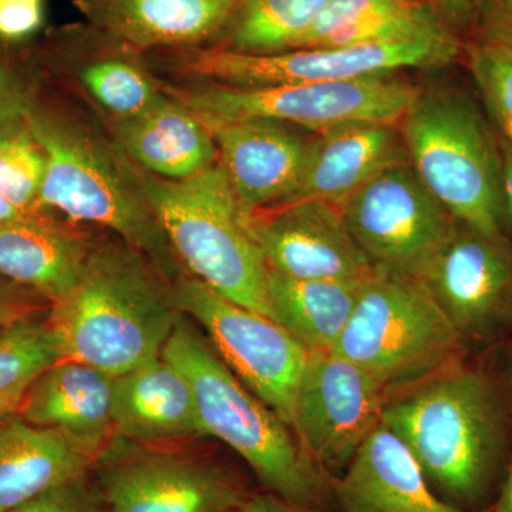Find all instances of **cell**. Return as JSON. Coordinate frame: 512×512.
Returning a JSON list of instances; mask_svg holds the SVG:
<instances>
[{
  "instance_id": "cell-1",
  "label": "cell",
  "mask_w": 512,
  "mask_h": 512,
  "mask_svg": "<svg viewBox=\"0 0 512 512\" xmlns=\"http://www.w3.org/2000/svg\"><path fill=\"white\" fill-rule=\"evenodd\" d=\"M382 421L412 451L434 493L483 511L508 464V416L490 376L460 362L394 393Z\"/></svg>"
},
{
  "instance_id": "cell-2",
  "label": "cell",
  "mask_w": 512,
  "mask_h": 512,
  "mask_svg": "<svg viewBox=\"0 0 512 512\" xmlns=\"http://www.w3.org/2000/svg\"><path fill=\"white\" fill-rule=\"evenodd\" d=\"M180 318L171 285L121 239L92 244L76 282L47 313L62 359L114 377L161 356Z\"/></svg>"
},
{
  "instance_id": "cell-3",
  "label": "cell",
  "mask_w": 512,
  "mask_h": 512,
  "mask_svg": "<svg viewBox=\"0 0 512 512\" xmlns=\"http://www.w3.org/2000/svg\"><path fill=\"white\" fill-rule=\"evenodd\" d=\"M26 121L46 156L40 211L110 229L167 284L183 278V265L148 204L136 167L120 148L114 150L74 117L37 101Z\"/></svg>"
},
{
  "instance_id": "cell-4",
  "label": "cell",
  "mask_w": 512,
  "mask_h": 512,
  "mask_svg": "<svg viewBox=\"0 0 512 512\" xmlns=\"http://www.w3.org/2000/svg\"><path fill=\"white\" fill-rule=\"evenodd\" d=\"M161 356L190 383L204 436L234 450L268 493L309 510L328 512L329 504L336 505L335 478L184 318L178 319Z\"/></svg>"
},
{
  "instance_id": "cell-5",
  "label": "cell",
  "mask_w": 512,
  "mask_h": 512,
  "mask_svg": "<svg viewBox=\"0 0 512 512\" xmlns=\"http://www.w3.org/2000/svg\"><path fill=\"white\" fill-rule=\"evenodd\" d=\"M399 128L410 167L451 217L504 235L500 140L476 103L458 90L416 87Z\"/></svg>"
},
{
  "instance_id": "cell-6",
  "label": "cell",
  "mask_w": 512,
  "mask_h": 512,
  "mask_svg": "<svg viewBox=\"0 0 512 512\" xmlns=\"http://www.w3.org/2000/svg\"><path fill=\"white\" fill-rule=\"evenodd\" d=\"M136 174L185 271L229 301L274 320L268 266L249 237L220 164L181 181L154 177L138 167Z\"/></svg>"
},
{
  "instance_id": "cell-7",
  "label": "cell",
  "mask_w": 512,
  "mask_h": 512,
  "mask_svg": "<svg viewBox=\"0 0 512 512\" xmlns=\"http://www.w3.org/2000/svg\"><path fill=\"white\" fill-rule=\"evenodd\" d=\"M464 345L420 279L375 269L333 352L392 396L460 362Z\"/></svg>"
},
{
  "instance_id": "cell-8",
  "label": "cell",
  "mask_w": 512,
  "mask_h": 512,
  "mask_svg": "<svg viewBox=\"0 0 512 512\" xmlns=\"http://www.w3.org/2000/svg\"><path fill=\"white\" fill-rule=\"evenodd\" d=\"M464 53L456 33L406 42L306 47L276 53H242L224 47L195 50L184 70L220 86L252 89L282 84L349 82L403 69H443Z\"/></svg>"
},
{
  "instance_id": "cell-9",
  "label": "cell",
  "mask_w": 512,
  "mask_h": 512,
  "mask_svg": "<svg viewBox=\"0 0 512 512\" xmlns=\"http://www.w3.org/2000/svg\"><path fill=\"white\" fill-rule=\"evenodd\" d=\"M416 87L394 74L349 82L198 87L178 100L201 120H269L323 133L357 123L399 124Z\"/></svg>"
},
{
  "instance_id": "cell-10",
  "label": "cell",
  "mask_w": 512,
  "mask_h": 512,
  "mask_svg": "<svg viewBox=\"0 0 512 512\" xmlns=\"http://www.w3.org/2000/svg\"><path fill=\"white\" fill-rule=\"evenodd\" d=\"M110 512H234L244 484L210 458L113 436L90 468Z\"/></svg>"
},
{
  "instance_id": "cell-11",
  "label": "cell",
  "mask_w": 512,
  "mask_h": 512,
  "mask_svg": "<svg viewBox=\"0 0 512 512\" xmlns=\"http://www.w3.org/2000/svg\"><path fill=\"white\" fill-rule=\"evenodd\" d=\"M171 292L178 311L208 333L222 362L295 431L308 350L275 320L229 301L190 275L178 279Z\"/></svg>"
},
{
  "instance_id": "cell-12",
  "label": "cell",
  "mask_w": 512,
  "mask_h": 512,
  "mask_svg": "<svg viewBox=\"0 0 512 512\" xmlns=\"http://www.w3.org/2000/svg\"><path fill=\"white\" fill-rule=\"evenodd\" d=\"M340 208L373 268L404 278H423L456 222L409 161L376 175Z\"/></svg>"
},
{
  "instance_id": "cell-13",
  "label": "cell",
  "mask_w": 512,
  "mask_h": 512,
  "mask_svg": "<svg viewBox=\"0 0 512 512\" xmlns=\"http://www.w3.org/2000/svg\"><path fill=\"white\" fill-rule=\"evenodd\" d=\"M390 394L369 373L333 352H309L296 402V436L330 477L342 473L382 423Z\"/></svg>"
},
{
  "instance_id": "cell-14",
  "label": "cell",
  "mask_w": 512,
  "mask_h": 512,
  "mask_svg": "<svg viewBox=\"0 0 512 512\" xmlns=\"http://www.w3.org/2000/svg\"><path fill=\"white\" fill-rule=\"evenodd\" d=\"M420 281L466 343L512 325V247L505 235L456 220Z\"/></svg>"
},
{
  "instance_id": "cell-15",
  "label": "cell",
  "mask_w": 512,
  "mask_h": 512,
  "mask_svg": "<svg viewBox=\"0 0 512 512\" xmlns=\"http://www.w3.org/2000/svg\"><path fill=\"white\" fill-rule=\"evenodd\" d=\"M266 266L296 279L366 278L375 271L350 234L342 208L330 202H289L242 212Z\"/></svg>"
},
{
  "instance_id": "cell-16",
  "label": "cell",
  "mask_w": 512,
  "mask_h": 512,
  "mask_svg": "<svg viewBox=\"0 0 512 512\" xmlns=\"http://www.w3.org/2000/svg\"><path fill=\"white\" fill-rule=\"evenodd\" d=\"M242 212L284 204L298 190L315 133L269 120H202Z\"/></svg>"
},
{
  "instance_id": "cell-17",
  "label": "cell",
  "mask_w": 512,
  "mask_h": 512,
  "mask_svg": "<svg viewBox=\"0 0 512 512\" xmlns=\"http://www.w3.org/2000/svg\"><path fill=\"white\" fill-rule=\"evenodd\" d=\"M333 495L339 512H467L434 493L412 451L383 421L333 480Z\"/></svg>"
},
{
  "instance_id": "cell-18",
  "label": "cell",
  "mask_w": 512,
  "mask_h": 512,
  "mask_svg": "<svg viewBox=\"0 0 512 512\" xmlns=\"http://www.w3.org/2000/svg\"><path fill=\"white\" fill-rule=\"evenodd\" d=\"M114 382L104 370L62 359L32 383L18 414L33 426L66 434L96 458L114 436Z\"/></svg>"
},
{
  "instance_id": "cell-19",
  "label": "cell",
  "mask_w": 512,
  "mask_h": 512,
  "mask_svg": "<svg viewBox=\"0 0 512 512\" xmlns=\"http://www.w3.org/2000/svg\"><path fill=\"white\" fill-rule=\"evenodd\" d=\"M406 161L399 124L357 123L323 131L313 137L298 190L284 204L319 200L342 207L376 175Z\"/></svg>"
},
{
  "instance_id": "cell-20",
  "label": "cell",
  "mask_w": 512,
  "mask_h": 512,
  "mask_svg": "<svg viewBox=\"0 0 512 512\" xmlns=\"http://www.w3.org/2000/svg\"><path fill=\"white\" fill-rule=\"evenodd\" d=\"M111 419L114 436L137 443L204 436L190 383L163 356L116 377Z\"/></svg>"
},
{
  "instance_id": "cell-21",
  "label": "cell",
  "mask_w": 512,
  "mask_h": 512,
  "mask_svg": "<svg viewBox=\"0 0 512 512\" xmlns=\"http://www.w3.org/2000/svg\"><path fill=\"white\" fill-rule=\"evenodd\" d=\"M238 0H77L97 29L134 47L192 46L225 32Z\"/></svg>"
},
{
  "instance_id": "cell-22",
  "label": "cell",
  "mask_w": 512,
  "mask_h": 512,
  "mask_svg": "<svg viewBox=\"0 0 512 512\" xmlns=\"http://www.w3.org/2000/svg\"><path fill=\"white\" fill-rule=\"evenodd\" d=\"M114 138L131 163L164 180H187L218 164L210 128L180 100L165 96L136 117L114 120Z\"/></svg>"
},
{
  "instance_id": "cell-23",
  "label": "cell",
  "mask_w": 512,
  "mask_h": 512,
  "mask_svg": "<svg viewBox=\"0 0 512 512\" xmlns=\"http://www.w3.org/2000/svg\"><path fill=\"white\" fill-rule=\"evenodd\" d=\"M94 458L55 429L18 413L0 419V512H12L50 488L89 473Z\"/></svg>"
},
{
  "instance_id": "cell-24",
  "label": "cell",
  "mask_w": 512,
  "mask_h": 512,
  "mask_svg": "<svg viewBox=\"0 0 512 512\" xmlns=\"http://www.w3.org/2000/svg\"><path fill=\"white\" fill-rule=\"evenodd\" d=\"M92 242L77 229L36 212L0 225V278L45 296L62 298L76 282Z\"/></svg>"
},
{
  "instance_id": "cell-25",
  "label": "cell",
  "mask_w": 512,
  "mask_h": 512,
  "mask_svg": "<svg viewBox=\"0 0 512 512\" xmlns=\"http://www.w3.org/2000/svg\"><path fill=\"white\" fill-rule=\"evenodd\" d=\"M454 33L430 0H329L293 49L406 42Z\"/></svg>"
},
{
  "instance_id": "cell-26",
  "label": "cell",
  "mask_w": 512,
  "mask_h": 512,
  "mask_svg": "<svg viewBox=\"0 0 512 512\" xmlns=\"http://www.w3.org/2000/svg\"><path fill=\"white\" fill-rule=\"evenodd\" d=\"M369 276L346 281L296 279L268 269L266 288L274 320L308 352H330Z\"/></svg>"
},
{
  "instance_id": "cell-27",
  "label": "cell",
  "mask_w": 512,
  "mask_h": 512,
  "mask_svg": "<svg viewBox=\"0 0 512 512\" xmlns=\"http://www.w3.org/2000/svg\"><path fill=\"white\" fill-rule=\"evenodd\" d=\"M329 0H238L224 49L242 53L292 50Z\"/></svg>"
},
{
  "instance_id": "cell-28",
  "label": "cell",
  "mask_w": 512,
  "mask_h": 512,
  "mask_svg": "<svg viewBox=\"0 0 512 512\" xmlns=\"http://www.w3.org/2000/svg\"><path fill=\"white\" fill-rule=\"evenodd\" d=\"M59 360L62 356L47 315L2 326L0 419L18 413L32 383Z\"/></svg>"
},
{
  "instance_id": "cell-29",
  "label": "cell",
  "mask_w": 512,
  "mask_h": 512,
  "mask_svg": "<svg viewBox=\"0 0 512 512\" xmlns=\"http://www.w3.org/2000/svg\"><path fill=\"white\" fill-rule=\"evenodd\" d=\"M80 82L114 120L136 117L164 96L140 66L121 57H101L84 64Z\"/></svg>"
},
{
  "instance_id": "cell-30",
  "label": "cell",
  "mask_w": 512,
  "mask_h": 512,
  "mask_svg": "<svg viewBox=\"0 0 512 512\" xmlns=\"http://www.w3.org/2000/svg\"><path fill=\"white\" fill-rule=\"evenodd\" d=\"M45 174V151L26 117L0 124V195L20 210L42 212L39 197Z\"/></svg>"
},
{
  "instance_id": "cell-31",
  "label": "cell",
  "mask_w": 512,
  "mask_h": 512,
  "mask_svg": "<svg viewBox=\"0 0 512 512\" xmlns=\"http://www.w3.org/2000/svg\"><path fill=\"white\" fill-rule=\"evenodd\" d=\"M464 55L495 133L512 146V49L470 37Z\"/></svg>"
},
{
  "instance_id": "cell-32",
  "label": "cell",
  "mask_w": 512,
  "mask_h": 512,
  "mask_svg": "<svg viewBox=\"0 0 512 512\" xmlns=\"http://www.w3.org/2000/svg\"><path fill=\"white\" fill-rule=\"evenodd\" d=\"M12 512H110L92 474L50 488Z\"/></svg>"
},
{
  "instance_id": "cell-33",
  "label": "cell",
  "mask_w": 512,
  "mask_h": 512,
  "mask_svg": "<svg viewBox=\"0 0 512 512\" xmlns=\"http://www.w3.org/2000/svg\"><path fill=\"white\" fill-rule=\"evenodd\" d=\"M35 103L32 80L0 47V124L25 119Z\"/></svg>"
},
{
  "instance_id": "cell-34",
  "label": "cell",
  "mask_w": 512,
  "mask_h": 512,
  "mask_svg": "<svg viewBox=\"0 0 512 512\" xmlns=\"http://www.w3.org/2000/svg\"><path fill=\"white\" fill-rule=\"evenodd\" d=\"M45 20V0H0V40L20 42L35 35Z\"/></svg>"
},
{
  "instance_id": "cell-35",
  "label": "cell",
  "mask_w": 512,
  "mask_h": 512,
  "mask_svg": "<svg viewBox=\"0 0 512 512\" xmlns=\"http://www.w3.org/2000/svg\"><path fill=\"white\" fill-rule=\"evenodd\" d=\"M45 296L8 279L0 278V328L22 320L42 318L50 311Z\"/></svg>"
},
{
  "instance_id": "cell-36",
  "label": "cell",
  "mask_w": 512,
  "mask_h": 512,
  "mask_svg": "<svg viewBox=\"0 0 512 512\" xmlns=\"http://www.w3.org/2000/svg\"><path fill=\"white\" fill-rule=\"evenodd\" d=\"M471 37L512 49V0H480Z\"/></svg>"
},
{
  "instance_id": "cell-37",
  "label": "cell",
  "mask_w": 512,
  "mask_h": 512,
  "mask_svg": "<svg viewBox=\"0 0 512 512\" xmlns=\"http://www.w3.org/2000/svg\"><path fill=\"white\" fill-rule=\"evenodd\" d=\"M480 0H431L440 18L456 35H473L478 18Z\"/></svg>"
},
{
  "instance_id": "cell-38",
  "label": "cell",
  "mask_w": 512,
  "mask_h": 512,
  "mask_svg": "<svg viewBox=\"0 0 512 512\" xmlns=\"http://www.w3.org/2000/svg\"><path fill=\"white\" fill-rule=\"evenodd\" d=\"M234 512H322L299 507L282 500L278 495L268 493L249 495L247 501Z\"/></svg>"
},
{
  "instance_id": "cell-39",
  "label": "cell",
  "mask_w": 512,
  "mask_h": 512,
  "mask_svg": "<svg viewBox=\"0 0 512 512\" xmlns=\"http://www.w3.org/2000/svg\"><path fill=\"white\" fill-rule=\"evenodd\" d=\"M481 512H512V458L508 463L497 497H495L493 503Z\"/></svg>"
},
{
  "instance_id": "cell-40",
  "label": "cell",
  "mask_w": 512,
  "mask_h": 512,
  "mask_svg": "<svg viewBox=\"0 0 512 512\" xmlns=\"http://www.w3.org/2000/svg\"><path fill=\"white\" fill-rule=\"evenodd\" d=\"M498 140H500L501 157H503L505 201H507L508 215L512 221V146L500 137Z\"/></svg>"
},
{
  "instance_id": "cell-41",
  "label": "cell",
  "mask_w": 512,
  "mask_h": 512,
  "mask_svg": "<svg viewBox=\"0 0 512 512\" xmlns=\"http://www.w3.org/2000/svg\"><path fill=\"white\" fill-rule=\"evenodd\" d=\"M43 212V211H42ZM36 214V212H26L20 210L15 204H12L5 197L0 195V225L9 224V222L18 221L20 218L28 217V215Z\"/></svg>"
},
{
  "instance_id": "cell-42",
  "label": "cell",
  "mask_w": 512,
  "mask_h": 512,
  "mask_svg": "<svg viewBox=\"0 0 512 512\" xmlns=\"http://www.w3.org/2000/svg\"><path fill=\"white\" fill-rule=\"evenodd\" d=\"M430 2H431V0H430Z\"/></svg>"
}]
</instances>
